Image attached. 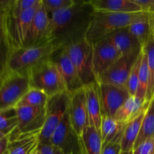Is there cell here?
I'll return each instance as SVG.
<instances>
[{"instance_id": "cell-1", "label": "cell", "mask_w": 154, "mask_h": 154, "mask_svg": "<svg viewBox=\"0 0 154 154\" xmlns=\"http://www.w3.org/2000/svg\"><path fill=\"white\" fill-rule=\"evenodd\" d=\"M93 12L87 1H77L69 8L49 14V23L44 42H54L63 48L84 38Z\"/></svg>"}, {"instance_id": "cell-2", "label": "cell", "mask_w": 154, "mask_h": 154, "mask_svg": "<svg viewBox=\"0 0 154 154\" xmlns=\"http://www.w3.org/2000/svg\"><path fill=\"white\" fill-rule=\"evenodd\" d=\"M150 16V14L144 11L112 13L93 11L91 23L85 38L89 42L94 44L116 30L126 28L135 23L148 21Z\"/></svg>"}, {"instance_id": "cell-3", "label": "cell", "mask_w": 154, "mask_h": 154, "mask_svg": "<svg viewBox=\"0 0 154 154\" xmlns=\"http://www.w3.org/2000/svg\"><path fill=\"white\" fill-rule=\"evenodd\" d=\"M63 48L62 45L51 41L14 50L8 54L6 72L26 75L29 70L52 58L57 51Z\"/></svg>"}, {"instance_id": "cell-4", "label": "cell", "mask_w": 154, "mask_h": 154, "mask_svg": "<svg viewBox=\"0 0 154 154\" xmlns=\"http://www.w3.org/2000/svg\"><path fill=\"white\" fill-rule=\"evenodd\" d=\"M26 76L30 88L42 90L49 97L67 92L63 77L52 58L29 70Z\"/></svg>"}, {"instance_id": "cell-5", "label": "cell", "mask_w": 154, "mask_h": 154, "mask_svg": "<svg viewBox=\"0 0 154 154\" xmlns=\"http://www.w3.org/2000/svg\"><path fill=\"white\" fill-rule=\"evenodd\" d=\"M42 0L32 8L18 16L10 15L5 12L2 20V29L8 54L11 51L25 46L26 38L32 20L39 7Z\"/></svg>"}, {"instance_id": "cell-6", "label": "cell", "mask_w": 154, "mask_h": 154, "mask_svg": "<svg viewBox=\"0 0 154 154\" xmlns=\"http://www.w3.org/2000/svg\"><path fill=\"white\" fill-rule=\"evenodd\" d=\"M70 95L68 92L58 93L48 99L45 123L39 135V144H50L51 136L68 112Z\"/></svg>"}, {"instance_id": "cell-7", "label": "cell", "mask_w": 154, "mask_h": 154, "mask_svg": "<svg viewBox=\"0 0 154 154\" xmlns=\"http://www.w3.org/2000/svg\"><path fill=\"white\" fill-rule=\"evenodd\" d=\"M84 86L96 82L93 69V44L86 38L65 48Z\"/></svg>"}, {"instance_id": "cell-8", "label": "cell", "mask_w": 154, "mask_h": 154, "mask_svg": "<svg viewBox=\"0 0 154 154\" xmlns=\"http://www.w3.org/2000/svg\"><path fill=\"white\" fill-rule=\"evenodd\" d=\"M29 88L26 75L6 72L0 84V111L16 108Z\"/></svg>"}, {"instance_id": "cell-9", "label": "cell", "mask_w": 154, "mask_h": 154, "mask_svg": "<svg viewBox=\"0 0 154 154\" xmlns=\"http://www.w3.org/2000/svg\"><path fill=\"white\" fill-rule=\"evenodd\" d=\"M18 126L16 130L9 135L10 142L16 140L20 135L39 134L42 130L46 117L45 108L21 106L16 107Z\"/></svg>"}, {"instance_id": "cell-10", "label": "cell", "mask_w": 154, "mask_h": 154, "mask_svg": "<svg viewBox=\"0 0 154 154\" xmlns=\"http://www.w3.org/2000/svg\"><path fill=\"white\" fill-rule=\"evenodd\" d=\"M141 50L123 55L100 77L98 84H109L126 87L128 78L134 64L141 54Z\"/></svg>"}, {"instance_id": "cell-11", "label": "cell", "mask_w": 154, "mask_h": 154, "mask_svg": "<svg viewBox=\"0 0 154 154\" xmlns=\"http://www.w3.org/2000/svg\"><path fill=\"white\" fill-rule=\"evenodd\" d=\"M120 57L121 54L106 38L93 44V69L96 82Z\"/></svg>"}, {"instance_id": "cell-12", "label": "cell", "mask_w": 154, "mask_h": 154, "mask_svg": "<svg viewBox=\"0 0 154 154\" xmlns=\"http://www.w3.org/2000/svg\"><path fill=\"white\" fill-rule=\"evenodd\" d=\"M70 95L69 115L71 125L78 137L81 136L84 129L90 126L87 108V98L84 87Z\"/></svg>"}, {"instance_id": "cell-13", "label": "cell", "mask_w": 154, "mask_h": 154, "mask_svg": "<svg viewBox=\"0 0 154 154\" xmlns=\"http://www.w3.org/2000/svg\"><path fill=\"white\" fill-rule=\"evenodd\" d=\"M98 86L103 114L114 117L119 108L130 97L129 92L126 87L109 84H98Z\"/></svg>"}, {"instance_id": "cell-14", "label": "cell", "mask_w": 154, "mask_h": 154, "mask_svg": "<svg viewBox=\"0 0 154 154\" xmlns=\"http://www.w3.org/2000/svg\"><path fill=\"white\" fill-rule=\"evenodd\" d=\"M50 144L63 150L66 154H81L78 138L72 127L69 112L54 131Z\"/></svg>"}, {"instance_id": "cell-15", "label": "cell", "mask_w": 154, "mask_h": 154, "mask_svg": "<svg viewBox=\"0 0 154 154\" xmlns=\"http://www.w3.org/2000/svg\"><path fill=\"white\" fill-rule=\"evenodd\" d=\"M61 74L65 82L66 91L72 94L74 92L84 87L78 72L69 58L65 48L57 51L52 57Z\"/></svg>"}, {"instance_id": "cell-16", "label": "cell", "mask_w": 154, "mask_h": 154, "mask_svg": "<svg viewBox=\"0 0 154 154\" xmlns=\"http://www.w3.org/2000/svg\"><path fill=\"white\" fill-rule=\"evenodd\" d=\"M87 98V108L89 124L100 131L102 117L103 114L102 102L97 83H93L84 87Z\"/></svg>"}, {"instance_id": "cell-17", "label": "cell", "mask_w": 154, "mask_h": 154, "mask_svg": "<svg viewBox=\"0 0 154 154\" xmlns=\"http://www.w3.org/2000/svg\"><path fill=\"white\" fill-rule=\"evenodd\" d=\"M49 23V14L42 5L39 7L32 20L27 33L25 46H34L44 43L45 33Z\"/></svg>"}, {"instance_id": "cell-18", "label": "cell", "mask_w": 154, "mask_h": 154, "mask_svg": "<svg viewBox=\"0 0 154 154\" xmlns=\"http://www.w3.org/2000/svg\"><path fill=\"white\" fill-rule=\"evenodd\" d=\"M89 4L96 11L112 13H135L142 11L134 0H88Z\"/></svg>"}, {"instance_id": "cell-19", "label": "cell", "mask_w": 154, "mask_h": 154, "mask_svg": "<svg viewBox=\"0 0 154 154\" xmlns=\"http://www.w3.org/2000/svg\"><path fill=\"white\" fill-rule=\"evenodd\" d=\"M105 38L115 47L121 56L142 49L138 41L129 32L126 27L116 30Z\"/></svg>"}, {"instance_id": "cell-20", "label": "cell", "mask_w": 154, "mask_h": 154, "mask_svg": "<svg viewBox=\"0 0 154 154\" xmlns=\"http://www.w3.org/2000/svg\"><path fill=\"white\" fill-rule=\"evenodd\" d=\"M78 138L81 154H102L103 144L100 131L89 126Z\"/></svg>"}, {"instance_id": "cell-21", "label": "cell", "mask_w": 154, "mask_h": 154, "mask_svg": "<svg viewBox=\"0 0 154 154\" xmlns=\"http://www.w3.org/2000/svg\"><path fill=\"white\" fill-rule=\"evenodd\" d=\"M149 103L135 96H130L124 104L119 108L114 118L120 123L127 124L138 117L148 106Z\"/></svg>"}, {"instance_id": "cell-22", "label": "cell", "mask_w": 154, "mask_h": 154, "mask_svg": "<svg viewBox=\"0 0 154 154\" xmlns=\"http://www.w3.org/2000/svg\"><path fill=\"white\" fill-rule=\"evenodd\" d=\"M146 110L147 108L143 111L138 117H135L132 121L126 125L121 138L122 152L133 150L135 141L138 138L140 130H141V123H142Z\"/></svg>"}, {"instance_id": "cell-23", "label": "cell", "mask_w": 154, "mask_h": 154, "mask_svg": "<svg viewBox=\"0 0 154 154\" xmlns=\"http://www.w3.org/2000/svg\"><path fill=\"white\" fill-rule=\"evenodd\" d=\"M126 125L117 121L114 117L102 114L100 133L103 147L116 138L123 135Z\"/></svg>"}, {"instance_id": "cell-24", "label": "cell", "mask_w": 154, "mask_h": 154, "mask_svg": "<svg viewBox=\"0 0 154 154\" xmlns=\"http://www.w3.org/2000/svg\"><path fill=\"white\" fill-rule=\"evenodd\" d=\"M38 137L39 134L20 135L9 143L8 154H31L38 146Z\"/></svg>"}, {"instance_id": "cell-25", "label": "cell", "mask_w": 154, "mask_h": 154, "mask_svg": "<svg viewBox=\"0 0 154 154\" xmlns=\"http://www.w3.org/2000/svg\"><path fill=\"white\" fill-rule=\"evenodd\" d=\"M154 138V96L149 102L141 123V130L135 141L134 149L147 140Z\"/></svg>"}, {"instance_id": "cell-26", "label": "cell", "mask_w": 154, "mask_h": 154, "mask_svg": "<svg viewBox=\"0 0 154 154\" xmlns=\"http://www.w3.org/2000/svg\"><path fill=\"white\" fill-rule=\"evenodd\" d=\"M147 54V66L149 72V83L147 88L146 102H150L154 96V36L151 34L148 42L142 48Z\"/></svg>"}, {"instance_id": "cell-27", "label": "cell", "mask_w": 154, "mask_h": 154, "mask_svg": "<svg viewBox=\"0 0 154 154\" xmlns=\"http://www.w3.org/2000/svg\"><path fill=\"white\" fill-rule=\"evenodd\" d=\"M49 96L42 90L29 88L16 107L28 106L35 108H45Z\"/></svg>"}, {"instance_id": "cell-28", "label": "cell", "mask_w": 154, "mask_h": 154, "mask_svg": "<svg viewBox=\"0 0 154 154\" xmlns=\"http://www.w3.org/2000/svg\"><path fill=\"white\" fill-rule=\"evenodd\" d=\"M18 126V117L16 108L0 111V132L9 135L16 130Z\"/></svg>"}, {"instance_id": "cell-29", "label": "cell", "mask_w": 154, "mask_h": 154, "mask_svg": "<svg viewBox=\"0 0 154 154\" xmlns=\"http://www.w3.org/2000/svg\"><path fill=\"white\" fill-rule=\"evenodd\" d=\"M149 83V72L148 66H147V58L145 51L143 49V56L141 60V67H140L139 78H138V89L136 92L137 98L142 100L146 101V96H147V88H148Z\"/></svg>"}, {"instance_id": "cell-30", "label": "cell", "mask_w": 154, "mask_h": 154, "mask_svg": "<svg viewBox=\"0 0 154 154\" xmlns=\"http://www.w3.org/2000/svg\"><path fill=\"white\" fill-rule=\"evenodd\" d=\"M131 34L135 36L142 48H144L151 35L150 23L148 21H141L135 23L126 27Z\"/></svg>"}, {"instance_id": "cell-31", "label": "cell", "mask_w": 154, "mask_h": 154, "mask_svg": "<svg viewBox=\"0 0 154 154\" xmlns=\"http://www.w3.org/2000/svg\"><path fill=\"white\" fill-rule=\"evenodd\" d=\"M143 56V48L141 51V54L139 55L138 58L137 59L136 62L134 64L132 70H131L130 74L128 78L127 82H126V88L129 92L130 96H135L136 95L137 89H138V78H139V72L140 67H141V60H142Z\"/></svg>"}, {"instance_id": "cell-32", "label": "cell", "mask_w": 154, "mask_h": 154, "mask_svg": "<svg viewBox=\"0 0 154 154\" xmlns=\"http://www.w3.org/2000/svg\"><path fill=\"white\" fill-rule=\"evenodd\" d=\"M75 0H42V5L48 14L69 8L76 3Z\"/></svg>"}, {"instance_id": "cell-33", "label": "cell", "mask_w": 154, "mask_h": 154, "mask_svg": "<svg viewBox=\"0 0 154 154\" xmlns=\"http://www.w3.org/2000/svg\"><path fill=\"white\" fill-rule=\"evenodd\" d=\"M8 51L4 38L0 36V75L3 76L6 72Z\"/></svg>"}, {"instance_id": "cell-34", "label": "cell", "mask_w": 154, "mask_h": 154, "mask_svg": "<svg viewBox=\"0 0 154 154\" xmlns=\"http://www.w3.org/2000/svg\"><path fill=\"white\" fill-rule=\"evenodd\" d=\"M123 135L113 140L111 142L103 147L102 154H120L122 152L121 138Z\"/></svg>"}, {"instance_id": "cell-35", "label": "cell", "mask_w": 154, "mask_h": 154, "mask_svg": "<svg viewBox=\"0 0 154 154\" xmlns=\"http://www.w3.org/2000/svg\"><path fill=\"white\" fill-rule=\"evenodd\" d=\"M154 153V138L147 140L133 150V154H152Z\"/></svg>"}, {"instance_id": "cell-36", "label": "cell", "mask_w": 154, "mask_h": 154, "mask_svg": "<svg viewBox=\"0 0 154 154\" xmlns=\"http://www.w3.org/2000/svg\"><path fill=\"white\" fill-rule=\"evenodd\" d=\"M38 149L42 154H66L63 150L51 144H38Z\"/></svg>"}, {"instance_id": "cell-37", "label": "cell", "mask_w": 154, "mask_h": 154, "mask_svg": "<svg viewBox=\"0 0 154 154\" xmlns=\"http://www.w3.org/2000/svg\"><path fill=\"white\" fill-rule=\"evenodd\" d=\"M141 7V11L154 14V0H134Z\"/></svg>"}, {"instance_id": "cell-38", "label": "cell", "mask_w": 154, "mask_h": 154, "mask_svg": "<svg viewBox=\"0 0 154 154\" xmlns=\"http://www.w3.org/2000/svg\"><path fill=\"white\" fill-rule=\"evenodd\" d=\"M10 143L9 135L4 137L0 139V154H5L8 149V145Z\"/></svg>"}, {"instance_id": "cell-39", "label": "cell", "mask_w": 154, "mask_h": 154, "mask_svg": "<svg viewBox=\"0 0 154 154\" xmlns=\"http://www.w3.org/2000/svg\"><path fill=\"white\" fill-rule=\"evenodd\" d=\"M11 0H0V17H4L5 13L8 8Z\"/></svg>"}, {"instance_id": "cell-40", "label": "cell", "mask_w": 154, "mask_h": 154, "mask_svg": "<svg viewBox=\"0 0 154 154\" xmlns=\"http://www.w3.org/2000/svg\"><path fill=\"white\" fill-rule=\"evenodd\" d=\"M149 23H150L151 34L154 36V14H150V20H149Z\"/></svg>"}, {"instance_id": "cell-41", "label": "cell", "mask_w": 154, "mask_h": 154, "mask_svg": "<svg viewBox=\"0 0 154 154\" xmlns=\"http://www.w3.org/2000/svg\"><path fill=\"white\" fill-rule=\"evenodd\" d=\"M0 36H2V38H4V39H5L4 32H3V29H2V18H0Z\"/></svg>"}, {"instance_id": "cell-42", "label": "cell", "mask_w": 154, "mask_h": 154, "mask_svg": "<svg viewBox=\"0 0 154 154\" xmlns=\"http://www.w3.org/2000/svg\"><path fill=\"white\" fill-rule=\"evenodd\" d=\"M31 154H42V153H41V152L39 151V150L38 149V147H37V148H36L35 150Z\"/></svg>"}, {"instance_id": "cell-43", "label": "cell", "mask_w": 154, "mask_h": 154, "mask_svg": "<svg viewBox=\"0 0 154 154\" xmlns=\"http://www.w3.org/2000/svg\"><path fill=\"white\" fill-rule=\"evenodd\" d=\"M120 154H133V150H130V151H126V152H121Z\"/></svg>"}, {"instance_id": "cell-44", "label": "cell", "mask_w": 154, "mask_h": 154, "mask_svg": "<svg viewBox=\"0 0 154 154\" xmlns=\"http://www.w3.org/2000/svg\"><path fill=\"white\" fill-rule=\"evenodd\" d=\"M5 136H7V135H4V134H3V133H2V132H0V139H2V138H4V137H5Z\"/></svg>"}, {"instance_id": "cell-45", "label": "cell", "mask_w": 154, "mask_h": 154, "mask_svg": "<svg viewBox=\"0 0 154 154\" xmlns=\"http://www.w3.org/2000/svg\"><path fill=\"white\" fill-rule=\"evenodd\" d=\"M2 79H3V76H2V75H0V84H1L2 81Z\"/></svg>"}, {"instance_id": "cell-46", "label": "cell", "mask_w": 154, "mask_h": 154, "mask_svg": "<svg viewBox=\"0 0 154 154\" xmlns=\"http://www.w3.org/2000/svg\"><path fill=\"white\" fill-rule=\"evenodd\" d=\"M5 154H8V151L7 152H6V153Z\"/></svg>"}, {"instance_id": "cell-47", "label": "cell", "mask_w": 154, "mask_h": 154, "mask_svg": "<svg viewBox=\"0 0 154 154\" xmlns=\"http://www.w3.org/2000/svg\"><path fill=\"white\" fill-rule=\"evenodd\" d=\"M152 154H154V153H152Z\"/></svg>"}]
</instances>
